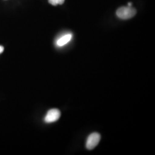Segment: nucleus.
Listing matches in <instances>:
<instances>
[{"label": "nucleus", "mask_w": 155, "mask_h": 155, "mask_svg": "<svg viewBox=\"0 0 155 155\" xmlns=\"http://www.w3.org/2000/svg\"><path fill=\"white\" fill-rule=\"evenodd\" d=\"M136 14V9L132 6H122L117 9L116 15L119 18L127 20L134 16Z\"/></svg>", "instance_id": "nucleus-1"}, {"label": "nucleus", "mask_w": 155, "mask_h": 155, "mask_svg": "<svg viewBox=\"0 0 155 155\" xmlns=\"http://www.w3.org/2000/svg\"><path fill=\"white\" fill-rule=\"evenodd\" d=\"M101 135L97 132L91 133L89 135L86 140V147L87 150H92L96 147L100 143Z\"/></svg>", "instance_id": "nucleus-2"}, {"label": "nucleus", "mask_w": 155, "mask_h": 155, "mask_svg": "<svg viewBox=\"0 0 155 155\" xmlns=\"http://www.w3.org/2000/svg\"><path fill=\"white\" fill-rule=\"evenodd\" d=\"M61 116V113L57 109H52L48 111L45 117V121L46 123H52L57 121Z\"/></svg>", "instance_id": "nucleus-3"}, {"label": "nucleus", "mask_w": 155, "mask_h": 155, "mask_svg": "<svg viewBox=\"0 0 155 155\" xmlns=\"http://www.w3.org/2000/svg\"><path fill=\"white\" fill-rule=\"evenodd\" d=\"M72 35L71 33H68L59 38L56 40V44L58 47H63L67 44L72 39Z\"/></svg>", "instance_id": "nucleus-4"}, {"label": "nucleus", "mask_w": 155, "mask_h": 155, "mask_svg": "<svg viewBox=\"0 0 155 155\" xmlns=\"http://www.w3.org/2000/svg\"><path fill=\"white\" fill-rule=\"evenodd\" d=\"M48 2L51 5L56 6L58 4H63L64 2V0H48Z\"/></svg>", "instance_id": "nucleus-5"}, {"label": "nucleus", "mask_w": 155, "mask_h": 155, "mask_svg": "<svg viewBox=\"0 0 155 155\" xmlns=\"http://www.w3.org/2000/svg\"><path fill=\"white\" fill-rule=\"evenodd\" d=\"M4 47H2V46L0 45V54L2 53V52L4 51Z\"/></svg>", "instance_id": "nucleus-6"}, {"label": "nucleus", "mask_w": 155, "mask_h": 155, "mask_svg": "<svg viewBox=\"0 0 155 155\" xmlns=\"http://www.w3.org/2000/svg\"><path fill=\"white\" fill-rule=\"evenodd\" d=\"M128 6H132V3L131 2L128 3Z\"/></svg>", "instance_id": "nucleus-7"}]
</instances>
